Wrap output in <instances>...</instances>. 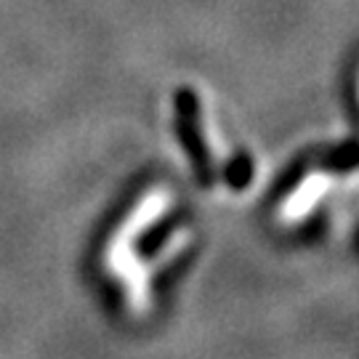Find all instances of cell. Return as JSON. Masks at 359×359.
<instances>
[{"label":"cell","instance_id":"3957f363","mask_svg":"<svg viewBox=\"0 0 359 359\" xmlns=\"http://www.w3.org/2000/svg\"><path fill=\"white\" fill-rule=\"evenodd\" d=\"M203 136H205V144H208V149H210V154L224 165V163L229 160V147H226L224 136H221V128H218L213 109H205V115H203Z\"/></svg>","mask_w":359,"mask_h":359},{"label":"cell","instance_id":"6da1fadb","mask_svg":"<svg viewBox=\"0 0 359 359\" xmlns=\"http://www.w3.org/2000/svg\"><path fill=\"white\" fill-rule=\"evenodd\" d=\"M173 205V194L168 189H149L142 200L133 205L128 216L120 221V226L112 231L109 243L104 248V266L107 271L123 283L126 301L133 314H147L152 304V266L144 264L142 256H136V245L152 224H157Z\"/></svg>","mask_w":359,"mask_h":359},{"label":"cell","instance_id":"7a4b0ae2","mask_svg":"<svg viewBox=\"0 0 359 359\" xmlns=\"http://www.w3.org/2000/svg\"><path fill=\"white\" fill-rule=\"evenodd\" d=\"M335 187V176L325 173V170H311L304 179L298 181L293 192L283 200V205L277 210V218L287 224V226H295L301 221H306L317 208L322 205V200L333 192Z\"/></svg>","mask_w":359,"mask_h":359},{"label":"cell","instance_id":"277c9868","mask_svg":"<svg viewBox=\"0 0 359 359\" xmlns=\"http://www.w3.org/2000/svg\"><path fill=\"white\" fill-rule=\"evenodd\" d=\"M357 90H359V86H357Z\"/></svg>","mask_w":359,"mask_h":359}]
</instances>
